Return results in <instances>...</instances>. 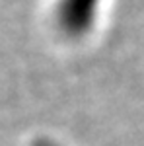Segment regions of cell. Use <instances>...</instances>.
I'll return each instance as SVG.
<instances>
[{
  "label": "cell",
  "instance_id": "obj_1",
  "mask_svg": "<svg viewBox=\"0 0 144 146\" xmlns=\"http://www.w3.org/2000/svg\"><path fill=\"white\" fill-rule=\"evenodd\" d=\"M94 4H96V0H64V4H62L64 20L72 25L84 23L88 20V12L92 10Z\"/></svg>",
  "mask_w": 144,
  "mask_h": 146
}]
</instances>
